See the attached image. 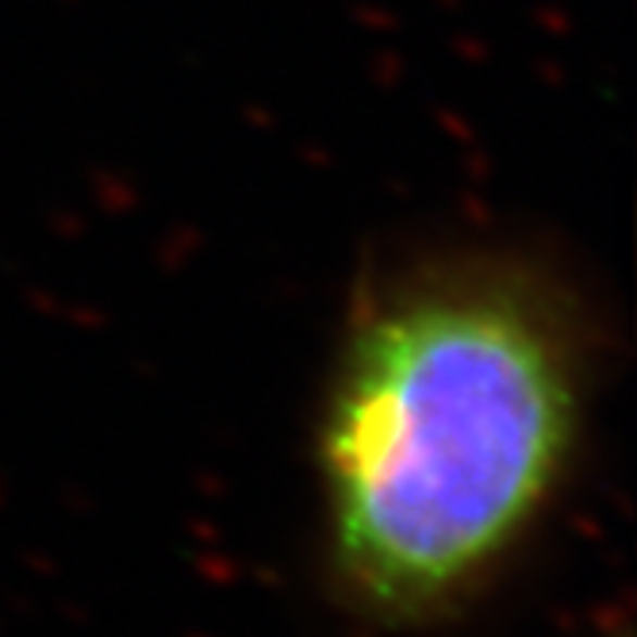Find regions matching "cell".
<instances>
[{
	"label": "cell",
	"mask_w": 637,
	"mask_h": 637,
	"mask_svg": "<svg viewBox=\"0 0 637 637\" xmlns=\"http://www.w3.org/2000/svg\"><path fill=\"white\" fill-rule=\"evenodd\" d=\"M564 292L515 258H453L369 292L323 419L346 572L396 611L426 607L526 526L576 426Z\"/></svg>",
	"instance_id": "obj_1"
}]
</instances>
